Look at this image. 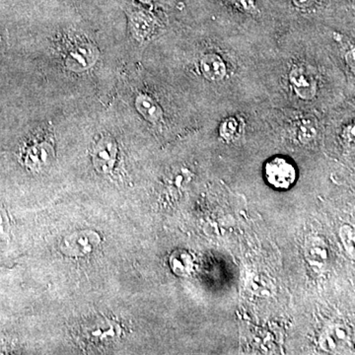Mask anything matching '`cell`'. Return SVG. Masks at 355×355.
<instances>
[{
	"label": "cell",
	"instance_id": "obj_1",
	"mask_svg": "<svg viewBox=\"0 0 355 355\" xmlns=\"http://www.w3.org/2000/svg\"><path fill=\"white\" fill-rule=\"evenodd\" d=\"M263 178L273 190L288 191L297 182V167L286 156H273L263 165Z\"/></svg>",
	"mask_w": 355,
	"mask_h": 355
},
{
	"label": "cell",
	"instance_id": "obj_2",
	"mask_svg": "<svg viewBox=\"0 0 355 355\" xmlns=\"http://www.w3.org/2000/svg\"><path fill=\"white\" fill-rule=\"evenodd\" d=\"M97 58L98 51L94 44L83 38H74L65 51V64L74 71L88 69Z\"/></svg>",
	"mask_w": 355,
	"mask_h": 355
},
{
	"label": "cell",
	"instance_id": "obj_3",
	"mask_svg": "<svg viewBox=\"0 0 355 355\" xmlns=\"http://www.w3.org/2000/svg\"><path fill=\"white\" fill-rule=\"evenodd\" d=\"M118 156V146L113 137L104 135L98 140L92 151L93 164L102 174L113 171Z\"/></svg>",
	"mask_w": 355,
	"mask_h": 355
},
{
	"label": "cell",
	"instance_id": "obj_4",
	"mask_svg": "<svg viewBox=\"0 0 355 355\" xmlns=\"http://www.w3.org/2000/svg\"><path fill=\"white\" fill-rule=\"evenodd\" d=\"M99 243V235L94 231H80L64 238L60 248L67 256L80 257L90 254Z\"/></svg>",
	"mask_w": 355,
	"mask_h": 355
},
{
	"label": "cell",
	"instance_id": "obj_5",
	"mask_svg": "<svg viewBox=\"0 0 355 355\" xmlns=\"http://www.w3.org/2000/svg\"><path fill=\"white\" fill-rule=\"evenodd\" d=\"M53 155V144L49 140H35L25 148V166L32 171H42L51 164Z\"/></svg>",
	"mask_w": 355,
	"mask_h": 355
},
{
	"label": "cell",
	"instance_id": "obj_6",
	"mask_svg": "<svg viewBox=\"0 0 355 355\" xmlns=\"http://www.w3.org/2000/svg\"><path fill=\"white\" fill-rule=\"evenodd\" d=\"M289 79L296 94L302 99L311 100L316 95V81L304 67H294L289 74Z\"/></svg>",
	"mask_w": 355,
	"mask_h": 355
},
{
	"label": "cell",
	"instance_id": "obj_7",
	"mask_svg": "<svg viewBox=\"0 0 355 355\" xmlns=\"http://www.w3.org/2000/svg\"><path fill=\"white\" fill-rule=\"evenodd\" d=\"M130 23L133 36L140 42L148 39L155 29V22H154L153 18L142 11H137V12L130 14Z\"/></svg>",
	"mask_w": 355,
	"mask_h": 355
},
{
	"label": "cell",
	"instance_id": "obj_8",
	"mask_svg": "<svg viewBox=\"0 0 355 355\" xmlns=\"http://www.w3.org/2000/svg\"><path fill=\"white\" fill-rule=\"evenodd\" d=\"M200 70L210 81H220L227 73L225 62L216 53H207L200 60Z\"/></svg>",
	"mask_w": 355,
	"mask_h": 355
},
{
	"label": "cell",
	"instance_id": "obj_9",
	"mask_svg": "<svg viewBox=\"0 0 355 355\" xmlns=\"http://www.w3.org/2000/svg\"><path fill=\"white\" fill-rule=\"evenodd\" d=\"M135 107L146 120L157 123L163 116V111L158 103L147 94H139L135 99Z\"/></svg>",
	"mask_w": 355,
	"mask_h": 355
},
{
	"label": "cell",
	"instance_id": "obj_10",
	"mask_svg": "<svg viewBox=\"0 0 355 355\" xmlns=\"http://www.w3.org/2000/svg\"><path fill=\"white\" fill-rule=\"evenodd\" d=\"M239 130V121L235 118H229L223 121L220 125V135L224 139L230 141L236 137Z\"/></svg>",
	"mask_w": 355,
	"mask_h": 355
},
{
	"label": "cell",
	"instance_id": "obj_11",
	"mask_svg": "<svg viewBox=\"0 0 355 355\" xmlns=\"http://www.w3.org/2000/svg\"><path fill=\"white\" fill-rule=\"evenodd\" d=\"M9 219L6 210L0 207V239L6 238L9 234Z\"/></svg>",
	"mask_w": 355,
	"mask_h": 355
},
{
	"label": "cell",
	"instance_id": "obj_12",
	"mask_svg": "<svg viewBox=\"0 0 355 355\" xmlns=\"http://www.w3.org/2000/svg\"><path fill=\"white\" fill-rule=\"evenodd\" d=\"M236 6H239L243 10L248 11V12H253L256 10L254 0H232Z\"/></svg>",
	"mask_w": 355,
	"mask_h": 355
},
{
	"label": "cell",
	"instance_id": "obj_13",
	"mask_svg": "<svg viewBox=\"0 0 355 355\" xmlns=\"http://www.w3.org/2000/svg\"><path fill=\"white\" fill-rule=\"evenodd\" d=\"M318 0H293L294 4L298 8H309V7L314 6Z\"/></svg>",
	"mask_w": 355,
	"mask_h": 355
},
{
	"label": "cell",
	"instance_id": "obj_14",
	"mask_svg": "<svg viewBox=\"0 0 355 355\" xmlns=\"http://www.w3.org/2000/svg\"><path fill=\"white\" fill-rule=\"evenodd\" d=\"M139 1L142 2V3L150 4L153 0H139Z\"/></svg>",
	"mask_w": 355,
	"mask_h": 355
}]
</instances>
